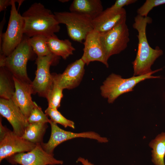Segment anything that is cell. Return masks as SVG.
Returning a JSON list of instances; mask_svg holds the SVG:
<instances>
[{"label":"cell","mask_w":165,"mask_h":165,"mask_svg":"<svg viewBox=\"0 0 165 165\" xmlns=\"http://www.w3.org/2000/svg\"><path fill=\"white\" fill-rule=\"evenodd\" d=\"M16 0H13L7 28L3 33L0 43V54L9 56L20 43L24 35V19L16 8Z\"/></svg>","instance_id":"cell-4"},{"label":"cell","mask_w":165,"mask_h":165,"mask_svg":"<svg viewBox=\"0 0 165 165\" xmlns=\"http://www.w3.org/2000/svg\"><path fill=\"white\" fill-rule=\"evenodd\" d=\"M47 116L44 113L40 107L37 105L32 110L28 117L29 123H49L50 121Z\"/></svg>","instance_id":"cell-25"},{"label":"cell","mask_w":165,"mask_h":165,"mask_svg":"<svg viewBox=\"0 0 165 165\" xmlns=\"http://www.w3.org/2000/svg\"><path fill=\"white\" fill-rule=\"evenodd\" d=\"M47 43L53 54L64 60L73 54L75 50L69 39H60L55 34L47 37Z\"/></svg>","instance_id":"cell-18"},{"label":"cell","mask_w":165,"mask_h":165,"mask_svg":"<svg viewBox=\"0 0 165 165\" xmlns=\"http://www.w3.org/2000/svg\"><path fill=\"white\" fill-rule=\"evenodd\" d=\"M59 1H60V2H67L69 1V0H59Z\"/></svg>","instance_id":"cell-32"},{"label":"cell","mask_w":165,"mask_h":165,"mask_svg":"<svg viewBox=\"0 0 165 165\" xmlns=\"http://www.w3.org/2000/svg\"><path fill=\"white\" fill-rule=\"evenodd\" d=\"M9 130V129L7 128L6 127L2 125L1 117L0 121V140L2 139Z\"/></svg>","instance_id":"cell-29"},{"label":"cell","mask_w":165,"mask_h":165,"mask_svg":"<svg viewBox=\"0 0 165 165\" xmlns=\"http://www.w3.org/2000/svg\"><path fill=\"white\" fill-rule=\"evenodd\" d=\"M13 0H0V12L5 10L9 6H11Z\"/></svg>","instance_id":"cell-28"},{"label":"cell","mask_w":165,"mask_h":165,"mask_svg":"<svg viewBox=\"0 0 165 165\" xmlns=\"http://www.w3.org/2000/svg\"><path fill=\"white\" fill-rule=\"evenodd\" d=\"M78 162H80L83 165H94V164L89 162L88 160L79 157L77 160Z\"/></svg>","instance_id":"cell-31"},{"label":"cell","mask_w":165,"mask_h":165,"mask_svg":"<svg viewBox=\"0 0 165 165\" xmlns=\"http://www.w3.org/2000/svg\"><path fill=\"white\" fill-rule=\"evenodd\" d=\"M51 127V133L47 143L41 144L43 149L48 153L53 154L54 148L59 145L67 140L77 138H83L94 139L101 143L108 141L105 137H101L97 133L92 131L75 133L67 131L60 128L57 124L50 119L49 123Z\"/></svg>","instance_id":"cell-9"},{"label":"cell","mask_w":165,"mask_h":165,"mask_svg":"<svg viewBox=\"0 0 165 165\" xmlns=\"http://www.w3.org/2000/svg\"><path fill=\"white\" fill-rule=\"evenodd\" d=\"M59 57L53 54L37 57L35 62L37 66L35 77L31 83L33 94H37L40 96L46 97L53 81L50 71V67L57 63Z\"/></svg>","instance_id":"cell-8"},{"label":"cell","mask_w":165,"mask_h":165,"mask_svg":"<svg viewBox=\"0 0 165 165\" xmlns=\"http://www.w3.org/2000/svg\"><path fill=\"white\" fill-rule=\"evenodd\" d=\"M63 90L53 80L46 97L48 102V107L57 109L60 106L61 100L63 96Z\"/></svg>","instance_id":"cell-23"},{"label":"cell","mask_w":165,"mask_h":165,"mask_svg":"<svg viewBox=\"0 0 165 165\" xmlns=\"http://www.w3.org/2000/svg\"><path fill=\"white\" fill-rule=\"evenodd\" d=\"M36 145L9 130L0 140V162L16 154L30 152Z\"/></svg>","instance_id":"cell-12"},{"label":"cell","mask_w":165,"mask_h":165,"mask_svg":"<svg viewBox=\"0 0 165 165\" xmlns=\"http://www.w3.org/2000/svg\"><path fill=\"white\" fill-rule=\"evenodd\" d=\"M152 21L149 17H144L137 15L134 18L133 25L138 34V48L136 56L132 62L134 76L145 75L152 72L151 68L156 60L163 54V50L158 47L154 49L149 44L146 35L148 24Z\"/></svg>","instance_id":"cell-1"},{"label":"cell","mask_w":165,"mask_h":165,"mask_svg":"<svg viewBox=\"0 0 165 165\" xmlns=\"http://www.w3.org/2000/svg\"><path fill=\"white\" fill-rule=\"evenodd\" d=\"M15 90L13 75L5 67H0V98L6 100L12 99Z\"/></svg>","instance_id":"cell-19"},{"label":"cell","mask_w":165,"mask_h":165,"mask_svg":"<svg viewBox=\"0 0 165 165\" xmlns=\"http://www.w3.org/2000/svg\"><path fill=\"white\" fill-rule=\"evenodd\" d=\"M45 113L53 122L60 124L65 128L69 127L73 129L75 128L74 122L65 118L57 109L48 107L45 110Z\"/></svg>","instance_id":"cell-24"},{"label":"cell","mask_w":165,"mask_h":165,"mask_svg":"<svg viewBox=\"0 0 165 165\" xmlns=\"http://www.w3.org/2000/svg\"><path fill=\"white\" fill-rule=\"evenodd\" d=\"M6 159L13 164L54 165L63 163V161L54 158L53 154L46 152L40 144H36L35 147L30 152L16 153Z\"/></svg>","instance_id":"cell-10"},{"label":"cell","mask_w":165,"mask_h":165,"mask_svg":"<svg viewBox=\"0 0 165 165\" xmlns=\"http://www.w3.org/2000/svg\"><path fill=\"white\" fill-rule=\"evenodd\" d=\"M47 38L46 37L41 35L28 38L29 43L37 57L46 56L52 54L48 47Z\"/></svg>","instance_id":"cell-22"},{"label":"cell","mask_w":165,"mask_h":165,"mask_svg":"<svg viewBox=\"0 0 165 165\" xmlns=\"http://www.w3.org/2000/svg\"><path fill=\"white\" fill-rule=\"evenodd\" d=\"M165 4V0H146L137 10L138 15L144 17L147 16L149 12L154 7Z\"/></svg>","instance_id":"cell-26"},{"label":"cell","mask_w":165,"mask_h":165,"mask_svg":"<svg viewBox=\"0 0 165 165\" xmlns=\"http://www.w3.org/2000/svg\"><path fill=\"white\" fill-rule=\"evenodd\" d=\"M83 53L81 58L88 65L94 61H98L108 67V59L105 53L100 40V33L93 30L87 35L83 43Z\"/></svg>","instance_id":"cell-14"},{"label":"cell","mask_w":165,"mask_h":165,"mask_svg":"<svg viewBox=\"0 0 165 165\" xmlns=\"http://www.w3.org/2000/svg\"><path fill=\"white\" fill-rule=\"evenodd\" d=\"M162 70V68H160L145 75L133 76L127 79L123 78L119 75L112 73L101 86V94L107 99L108 103H112L120 95L132 91L135 86L141 82L148 79L160 78V76L152 75Z\"/></svg>","instance_id":"cell-3"},{"label":"cell","mask_w":165,"mask_h":165,"mask_svg":"<svg viewBox=\"0 0 165 165\" xmlns=\"http://www.w3.org/2000/svg\"><path fill=\"white\" fill-rule=\"evenodd\" d=\"M13 78L15 90L12 99L28 119L32 110L37 105L32 100V83L28 82L13 76Z\"/></svg>","instance_id":"cell-15"},{"label":"cell","mask_w":165,"mask_h":165,"mask_svg":"<svg viewBox=\"0 0 165 165\" xmlns=\"http://www.w3.org/2000/svg\"><path fill=\"white\" fill-rule=\"evenodd\" d=\"M137 1L136 0H117L113 5L108 8L111 10H118L123 8L125 6L133 4Z\"/></svg>","instance_id":"cell-27"},{"label":"cell","mask_w":165,"mask_h":165,"mask_svg":"<svg viewBox=\"0 0 165 165\" xmlns=\"http://www.w3.org/2000/svg\"><path fill=\"white\" fill-rule=\"evenodd\" d=\"M5 14L2 20V21L0 23V43L1 42H2V29H3L4 24L6 22V19L5 17Z\"/></svg>","instance_id":"cell-30"},{"label":"cell","mask_w":165,"mask_h":165,"mask_svg":"<svg viewBox=\"0 0 165 165\" xmlns=\"http://www.w3.org/2000/svg\"><path fill=\"white\" fill-rule=\"evenodd\" d=\"M100 40L108 59L111 56L124 50L130 41L129 30L126 21L107 32L100 34Z\"/></svg>","instance_id":"cell-7"},{"label":"cell","mask_w":165,"mask_h":165,"mask_svg":"<svg viewBox=\"0 0 165 165\" xmlns=\"http://www.w3.org/2000/svg\"><path fill=\"white\" fill-rule=\"evenodd\" d=\"M152 148V161L155 165H165V132L158 134L149 143Z\"/></svg>","instance_id":"cell-20"},{"label":"cell","mask_w":165,"mask_h":165,"mask_svg":"<svg viewBox=\"0 0 165 165\" xmlns=\"http://www.w3.org/2000/svg\"><path fill=\"white\" fill-rule=\"evenodd\" d=\"M0 113L12 125L13 131L22 137L29 123L27 118L12 99L6 100L0 98Z\"/></svg>","instance_id":"cell-11"},{"label":"cell","mask_w":165,"mask_h":165,"mask_svg":"<svg viewBox=\"0 0 165 165\" xmlns=\"http://www.w3.org/2000/svg\"><path fill=\"white\" fill-rule=\"evenodd\" d=\"M85 63L81 58L69 64L62 74H52L53 80L63 90L77 87L84 74Z\"/></svg>","instance_id":"cell-13"},{"label":"cell","mask_w":165,"mask_h":165,"mask_svg":"<svg viewBox=\"0 0 165 165\" xmlns=\"http://www.w3.org/2000/svg\"><path fill=\"white\" fill-rule=\"evenodd\" d=\"M24 34L29 38L41 35L48 37L59 32V24L54 13L40 3L35 2L22 14Z\"/></svg>","instance_id":"cell-2"},{"label":"cell","mask_w":165,"mask_h":165,"mask_svg":"<svg viewBox=\"0 0 165 165\" xmlns=\"http://www.w3.org/2000/svg\"><path fill=\"white\" fill-rule=\"evenodd\" d=\"M54 14L59 24L66 25L68 36L74 41L82 43L94 30L93 20L86 16L71 12H55Z\"/></svg>","instance_id":"cell-5"},{"label":"cell","mask_w":165,"mask_h":165,"mask_svg":"<svg viewBox=\"0 0 165 165\" xmlns=\"http://www.w3.org/2000/svg\"><path fill=\"white\" fill-rule=\"evenodd\" d=\"M69 9L71 12L86 16L92 20L103 11L100 0H74Z\"/></svg>","instance_id":"cell-17"},{"label":"cell","mask_w":165,"mask_h":165,"mask_svg":"<svg viewBox=\"0 0 165 165\" xmlns=\"http://www.w3.org/2000/svg\"><path fill=\"white\" fill-rule=\"evenodd\" d=\"M28 38L24 35L20 43L6 57L5 67L13 76L31 83L27 73V65L35 53L29 43Z\"/></svg>","instance_id":"cell-6"},{"label":"cell","mask_w":165,"mask_h":165,"mask_svg":"<svg viewBox=\"0 0 165 165\" xmlns=\"http://www.w3.org/2000/svg\"><path fill=\"white\" fill-rule=\"evenodd\" d=\"M125 9L113 10L108 8L92 20L94 29L101 34L107 32L124 22L126 21Z\"/></svg>","instance_id":"cell-16"},{"label":"cell","mask_w":165,"mask_h":165,"mask_svg":"<svg viewBox=\"0 0 165 165\" xmlns=\"http://www.w3.org/2000/svg\"><path fill=\"white\" fill-rule=\"evenodd\" d=\"M48 126L47 123H29L22 137L35 144L43 143V138Z\"/></svg>","instance_id":"cell-21"}]
</instances>
